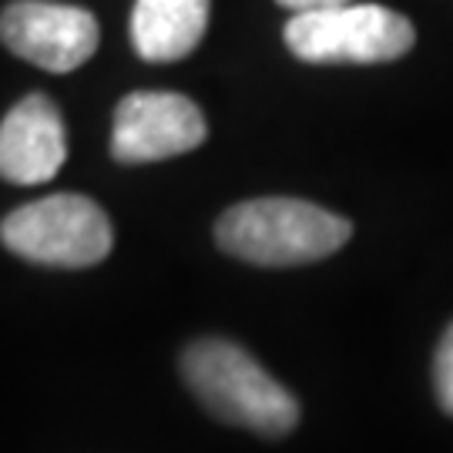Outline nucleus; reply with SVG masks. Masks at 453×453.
<instances>
[{"instance_id": "1a4fd4ad", "label": "nucleus", "mask_w": 453, "mask_h": 453, "mask_svg": "<svg viewBox=\"0 0 453 453\" xmlns=\"http://www.w3.org/2000/svg\"><path fill=\"white\" fill-rule=\"evenodd\" d=\"M434 380H437V396L440 406L453 413V326L443 333L437 349V363H434Z\"/></svg>"}, {"instance_id": "7ed1b4c3", "label": "nucleus", "mask_w": 453, "mask_h": 453, "mask_svg": "<svg viewBox=\"0 0 453 453\" xmlns=\"http://www.w3.org/2000/svg\"><path fill=\"white\" fill-rule=\"evenodd\" d=\"M282 37L306 65H383L403 58L417 31L383 4H340L292 14Z\"/></svg>"}, {"instance_id": "20e7f679", "label": "nucleus", "mask_w": 453, "mask_h": 453, "mask_svg": "<svg viewBox=\"0 0 453 453\" xmlns=\"http://www.w3.org/2000/svg\"><path fill=\"white\" fill-rule=\"evenodd\" d=\"M0 242L14 256L54 269H88L111 252V222L88 195H48L0 222Z\"/></svg>"}, {"instance_id": "39448f33", "label": "nucleus", "mask_w": 453, "mask_h": 453, "mask_svg": "<svg viewBox=\"0 0 453 453\" xmlns=\"http://www.w3.org/2000/svg\"><path fill=\"white\" fill-rule=\"evenodd\" d=\"M209 125L192 97L172 91H134L114 111L111 155L121 165L165 162L205 142Z\"/></svg>"}, {"instance_id": "423d86ee", "label": "nucleus", "mask_w": 453, "mask_h": 453, "mask_svg": "<svg viewBox=\"0 0 453 453\" xmlns=\"http://www.w3.org/2000/svg\"><path fill=\"white\" fill-rule=\"evenodd\" d=\"M97 20L84 7L17 0L0 14V41L31 65L67 74L97 50Z\"/></svg>"}, {"instance_id": "0eeeda50", "label": "nucleus", "mask_w": 453, "mask_h": 453, "mask_svg": "<svg viewBox=\"0 0 453 453\" xmlns=\"http://www.w3.org/2000/svg\"><path fill=\"white\" fill-rule=\"evenodd\" d=\"M67 158V131L48 95H27L0 121V179L44 185Z\"/></svg>"}, {"instance_id": "6e6552de", "label": "nucleus", "mask_w": 453, "mask_h": 453, "mask_svg": "<svg viewBox=\"0 0 453 453\" xmlns=\"http://www.w3.org/2000/svg\"><path fill=\"white\" fill-rule=\"evenodd\" d=\"M205 27L209 0H134L131 11V44L155 65L188 58Z\"/></svg>"}, {"instance_id": "9d476101", "label": "nucleus", "mask_w": 453, "mask_h": 453, "mask_svg": "<svg viewBox=\"0 0 453 453\" xmlns=\"http://www.w3.org/2000/svg\"><path fill=\"white\" fill-rule=\"evenodd\" d=\"M279 7H286L292 14H303V11H323V7H340L349 0H275Z\"/></svg>"}, {"instance_id": "f257e3e1", "label": "nucleus", "mask_w": 453, "mask_h": 453, "mask_svg": "<svg viewBox=\"0 0 453 453\" xmlns=\"http://www.w3.org/2000/svg\"><path fill=\"white\" fill-rule=\"evenodd\" d=\"M353 226L303 198H252L239 202L215 222L222 252L252 265H306L340 252Z\"/></svg>"}, {"instance_id": "f03ea898", "label": "nucleus", "mask_w": 453, "mask_h": 453, "mask_svg": "<svg viewBox=\"0 0 453 453\" xmlns=\"http://www.w3.org/2000/svg\"><path fill=\"white\" fill-rule=\"evenodd\" d=\"M181 376L198 403L219 420L262 437H282L299 423V403L242 346L198 340L181 357Z\"/></svg>"}]
</instances>
